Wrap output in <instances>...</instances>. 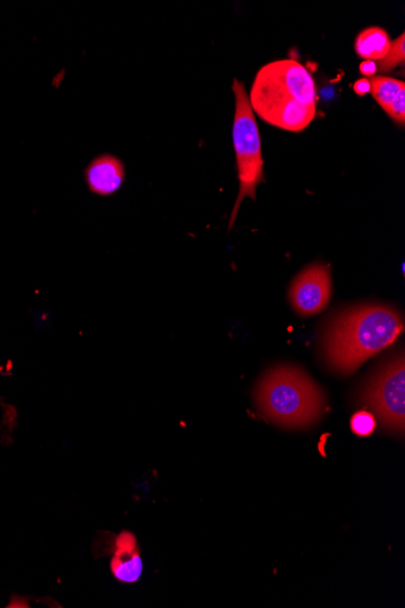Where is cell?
Masks as SVG:
<instances>
[{"label": "cell", "instance_id": "1", "mask_svg": "<svg viewBox=\"0 0 405 608\" xmlns=\"http://www.w3.org/2000/svg\"><path fill=\"white\" fill-rule=\"evenodd\" d=\"M403 317L387 306L365 305L341 312L323 335V356L333 371L352 374L370 357L396 342Z\"/></svg>", "mask_w": 405, "mask_h": 608}, {"label": "cell", "instance_id": "2", "mask_svg": "<svg viewBox=\"0 0 405 608\" xmlns=\"http://www.w3.org/2000/svg\"><path fill=\"white\" fill-rule=\"evenodd\" d=\"M249 101L262 121L287 132L300 133L316 117L315 79L299 61H273L260 68Z\"/></svg>", "mask_w": 405, "mask_h": 608}, {"label": "cell", "instance_id": "3", "mask_svg": "<svg viewBox=\"0 0 405 608\" xmlns=\"http://www.w3.org/2000/svg\"><path fill=\"white\" fill-rule=\"evenodd\" d=\"M256 403L268 419L285 428H305L321 417L325 397L319 386L301 369H271L256 390Z\"/></svg>", "mask_w": 405, "mask_h": 608}, {"label": "cell", "instance_id": "4", "mask_svg": "<svg viewBox=\"0 0 405 608\" xmlns=\"http://www.w3.org/2000/svg\"><path fill=\"white\" fill-rule=\"evenodd\" d=\"M236 99L235 121H233L232 138L235 146L239 178V195L233 207L230 225L232 230L236 223L239 207L245 197L256 200V189L264 181V158H262L261 138L258 123L250 106L249 95L244 85L235 79L232 85Z\"/></svg>", "mask_w": 405, "mask_h": 608}, {"label": "cell", "instance_id": "5", "mask_svg": "<svg viewBox=\"0 0 405 608\" xmlns=\"http://www.w3.org/2000/svg\"><path fill=\"white\" fill-rule=\"evenodd\" d=\"M404 379V355L401 354L370 379L363 394L365 405L378 414L382 424L402 434L405 422Z\"/></svg>", "mask_w": 405, "mask_h": 608}, {"label": "cell", "instance_id": "6", "mask_svg": "<svg viewBox=\"0 0 405 608\" xmlns=\"http://www.w3.org/2000/svg\"><path fill=\"white\" fill-rule=\"evenodd\" d=\"M332 276L327 265L313 264L290 287L289 298L293 308L302 316H313L327 308L332 298Z\"/></svg>", "mask_w": 405, "mask_h": 608}, {"label": "cell", "instance_id": "7", "mask_svg": "<svg viewBox=\"0 0 405 608\" xmlns=\"http://www.w3.org/2000/svg\"><path fill=\"white\" fill-rule=\"evenodd\" d=\"M84 179L91 193L99 197H111L124 185V163L111 153H102L85 168Z\"/></svg>", "mask_w": 405, "mask_h": 608}, {"label": "cell", "instance_id": "8", "mask_svg": "<svg viewBox=\"0 0 405 608\" xmlns=\"http://www.w3.org/2000/svg\"><path fill=\"white\" fill-rule=\"evenodd\" d=\"M370 93L393 122L405 123V83L398 79L379 76L369 79Z\"/></svg>", "mask_w": 405, "mask_h": 608}, {"label": "cell", "instance_id": "9", "mask_svg": "<svg viewBox=\"0 0 405 608\" xmlns=\"http://www.w3.org/2000/svg\"><path fill=\"white\" fill-rule=\"evenodd\" d=\"M142 560L136 545V538L123 532L117 538V551L111 562L114 577L124 583H135L142 575Z\"/></svg>", "mask_w": 405, "mask_h": 608}, {"label": "cell", "instance_id": "10", "mask_svg": "<svg viewBox=\"0 0 405 608\" xmlns=\"http://www.w3.org/2000/svg\"><path fill=\"white\" fill-rule=\"evenodd\" d=\"M391 47L389 33L384 28L369 27L358 34L355 42L359 58L369 61H379Z\"/></svg>", "mask_w": 405, "mask_h": 608}, {"label": "cell", "instance_id": "11", "mask_svg": "<svg viewBox=\"0 0 405 608\" xmlns=\"http://www.w3.org/2000/svg\"><path fill=\"white\" fill-rule=\"evenodd\" d=\"M405 61V36L404 33L399 36L395 42H391V47L387 54L379 60L376 67L382 75L390 73L399 65H403Z\"/></svg>", "mask_w": 405, "mask_h": 608}, {"label": "cell", "instance_id": "12", "mask_svg": "<svg viewBox=\"0 0 405 608\" xmlns=\"http://www.w3.org/2000/svg\"><path fill=\"white\" fill-rule=\"evenodd\" d=\"M351 429L358 436L372 435L376 429V419L372 413L358 412L351 419Z\"/></svg>", "mask_w": 405, "mask_h": 608}, {"label": "cell", "instance_id": "13", "mask_svg": "<svg viewBox=\"0 0 405 608\" xmlns=\"http://www.w3.org/2000/svg\"><path fill=\"white\" fill-rule=\"evenodd\" d=\"M359 72L362 73L364 77H374L375 73L378 72V67H376L375 61L365 60L359 65Z\"/></svg>", "mask_w": 405, "mask_h": 608}, {"label": "cell", "instance_id": "14", "mask_svg": "<svg viewBox=\"0 0 405 608\" xmlns=\"http://www.w3.org/2000/svg\"><path fill=\"white\" fill-rule=\"evenodd\" d=\"M353 90L359 96H363L365 94L370 93V82L368 78L358 79V81L353 85Z\"/></svg>", "mask_w": 405, "mask_h": 608}]
</instances>
